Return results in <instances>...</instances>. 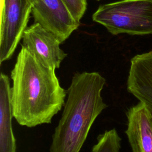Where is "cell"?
I'll list each match as a JSON object with an SVG mask.
<instances>
[{
	"mask_svg": "<svg viewBox=\"0 0 152 152\" xmlns=\"http://www.w3.org/2000/svg\"><path fill=\"white\" fill-rule=\"evenodd\" d=\"M11 78L12 113L17 123L28 128L51 123L67 96L55 69L45 65L21 46Z\"/></svg>",
	"mask_w": 152,
	"mask_h": 152,
	"instance_id": "obj_1",
	"label": "cell"
},
{
	"mask_svg": "<svg viewBox=\"0 0 152 152\" xmlns=\"http://www.w3.org/2000/svg\"><path fill=\"white\" fill-rule=\"evenodd\" d=\"M105 84L106 79L98 72L73 75L49 152H80L93 124L107 107L102 96Z\"/></svg>",
	"mask_w": 152,
	"mask_h": 152,
	"instance_id": "obj_2",
	"label": "cell"
},
{
	"mask_svg": "<svg viewBox=\"0 0 152 152\" xmlns=\"http://www.w3.org/2000/svg\"><path fill=\"white\" fill-rule=\"evenodd\" d=\"M92 20L113 35L151 34L152 0H120L102 4Z\"/></svg>",
	"mask_w": 152,
	"mask_h": 152,
	"instance_id": "obj_3",
	"label": "cell"
},
{
	"mask_svg": "<svg viewBox=\"0 0 152 152\" xmlns=\"http://www.w3.org/2000/svg\"><path fill=\"white\" fill-rule=\"evenodd\" d=\"M33 0H1L0 63L10 59L27 27Z\"/></svg>",
	"mask_w": 152,
	"mask_h": 152,
	"instance_id": "obj_4",
	"label": "cell"
},
{
	"mask_svg": "<svg viewBox=\"0 0 152 152\" xmlns=\"http://www.w3.org/2000/svg\"><path fill=\"white\" fill-rule=\"evenodd\" d=\"M31 14L34 23L55 34L61 43L80 24L62 0H37L33 4Z\"/></svg>",
	"mask_w": 152,
	"mask_h": 152,
	"instance_id": "obj_5",
	"label": "cell"
},
{
	"mask_svg": "<svg viewBox=\"0 0 152 152\" xmlns=\"http://www.w3.org/2000/svg\"><path fill=\"white\" fill-rule=\"evenodd\" d=\"M22 46L45 65L58 69L67 54L61 49L58 37L40 24L27 27L22 36Z\"/></svg>",
	"mask_w": 152,
	"mask_h": 152,
	"instance_id": "obj_6",
	"label": "cell"
},
{
	"mask_svg": "<svg viewBox=\"0 0 152 152\" xmlns=\"http://www.w3.org/2000/svg\"><path fill=\"white\" fill-rule=\"evenodd\" d=\"M126 88L146 106L152 116V51L132 58Z\"/></svg>",
	"mask_w": 152,
	"mask_h": 152,
	"instance_id": "obj_7",
	"label": "cell"
},
{
	"mask_svg": "<svg viewBox=\"0 0 152 152\" xmlns=\"http://www.w3.org/2000/svg\"><path fill=\"white\" fill-rule=\"evenodd\" d=\"M125 134L132 152H152V116L141 102L129 107Z\"/></svg>",
	"mask_w": 152,
	"mask_h": 152,
	"instance_id": "obj_8",
	"label": "cell"
},
{
	"mask_svg": "<svg viewBox=\"0 0 152 152\" xmlns=\"http://www.w3.org/2000/svg\"><path fill=\"white\" fill-rule=\"evenodd\" d=\"M9 77L0 75V152H16V140L12 127L13 118L11 105Z\"/></svg>",
	"mask_w": 152,
	"mask_h": 152,
	"instance_id": "obj_9",
	"label": "cell"
},
{
	"mask_svg": "<svg viewBox=\"0 0 152 152\" xmlns=\"http://www.w3.org/2000/svg\"><path fill=\"white\" fill-rule=\"evenodd\" d=\"M97 143L92 148V152H120L121 138L116 129L112 128L100 134Z\"/></svg>",
	"mask_w": 152,
	"mask_h": 152,
	"instance_id": "obj_10",
	"label": "cell"
},
{
	"mask_svg": "<svg viewBox=\"0 0 152 152\" xmlns=\"http://www.w3.org/2000/svg\"><path fill=\"white\" fill-rule=\"evenodd\" d=\"M68 7L74 17L80 22L86 12L87 6V0H62Z\"/></svg>",
	"mask_w": 152,
	"mask_h": 152,
	"instance_id": "obj_11",
	"label": "cell"
},
{
	"mask_svg": "<svg viewBox=\"0 0 152 152\" xmlns=\"http://www.w3.org/2000/svg\"><path fill=\"white\" fill-rule=\"evenodd\" d=\"M33 2L34 3V2H36L37 0H33Z\"/></svg>",
	"mask_w": 152,
	"mask_h": 152,
	"instance_id": "obj_12",
	"label": "cell"
},
{
	"mask_svg": "<svg viewBox=\"0 0 152 152\" xmlns=\"http://www.w3.org/2000/svg\"><path fill=\"white\" fill-rule=\"evenodd\" d=\"M96 1H99V0H96Z\"/></svg>",
	"mask_w": 152,
	"mask_h": 152,
	"instance_id": "obj_13",
	"label": "cell"
}]
</instances>
